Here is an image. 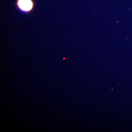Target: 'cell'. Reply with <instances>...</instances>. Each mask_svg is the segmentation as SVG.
Segmentation results:
<instances>
[{"mask_svg": "<svg viewBox=\"0 0 132 132\" xmlns=\"http://www.w3.org/2000/svg\"><path fill=\"white\" fill-rule=\"evenodd\" d=\"M17 5L22 12L29 13L32 10L34 4L32 0H18Z\"/></svg>", "mask_w": 132, "mask_h": 132, "instance_id": "1", "label": "cell"}]
</instances>
